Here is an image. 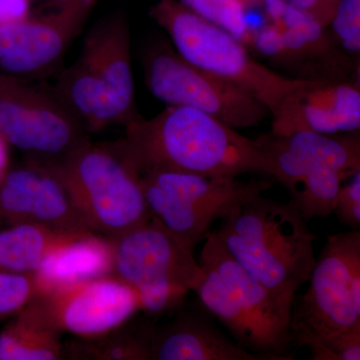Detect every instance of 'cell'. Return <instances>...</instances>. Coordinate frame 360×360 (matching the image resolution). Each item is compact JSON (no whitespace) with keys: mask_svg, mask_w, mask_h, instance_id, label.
<instances>
[{"mask_svg":"<svg viewBox=\"0 0 360 360\" xmlns=\"http://www.w3.org/2000/svg\"><path fill=\"white\" fill-rule=\"evenodd\" d=\"M125 127L123 148L139 174L172 170L238 177L266 174V160L258 139L188 106L168 105L155 117L137 115Z\"/></svg>","mask_w":360,"mask_h":360,"instance_id":"6da1fadb","label":"cell"},{"mask_svg":"<svg viewBox=\"0 0 360 360\" xmlns=\"http://www.w3.org/2000/svg\"><path fill=\"white\" fill-rule=\"evenodd\" d=\"M215 236L229 255L270 292L293 303L309 283L316 236L290 202L252 196L221 219Z\"/></svg>","mask_w":360,"mask_h":360,"instance_id":"7a4b0ae2","label":"cell"},{"mask_svg":"<svg viewBox=\"0 0 360 360\" xmlns=\"http://www.w3.org/2000/svg\"><path fill=\"white\" fill-rule=\"evenodd\" d=\"M202 274L194 292L201 304L224 326L240 347L269 360H292V302L274 295L229 255L214 232L201 250Z\"/></svg>","mask_w":360,"mask_h":360,"instance_id":"3957f363","label":"cell"},{"mask_svg":"<svg viewBox=\"0 0 360 360\" xmlns=\"http://www.w3.org/2000/svg\"><path fill=\"white\" fill-rule=\"evenodd\" d=\"M46 167L63 182L96 233L115 238L150 219L141 174L120 141H89L58 165Z\"/></svg>","mask_w":360,"mask_h":360,"instance_id":"277c9868","label":"cell"},{"mask_svg":"<svg viewBox=\"0 0 360 360\" xmlns=\"http://www.w3.org/2000/svg\"><path fill=\"white\" fill-rule=\"evenodd\" d=\"M150 14L184 60L245 90L269 108L271 117L290 92L309 82L262 65L240 40L193 13L179 0H158Z\"/></svg>","mask_w":360,"mask_h":360,"instance_id":"5b68a950","label":"cell"},{"mask_svg":"<svg viewBox=\"0 0 360 360\" xmlns=\"http://www.w3.org/2000/svg\"><path fill=\"white\" fill-rule=\"evenodd\" d=\"M304 295L291 309V342L307 347L360 331V231L329 236L315 259Z\"/></svg>","mask_w":360,"mask_h":360,"instance_id":"8992f818","label":"cell"},{"mask_svg":"<svg viewBox=\"0 0 360 360\" xmlns=\"http://www.w3.org/2000/svg\"><path fill=\"white\" fill-rule=\"evenodd\" d=\"M110 240L112 274L136 292L149 317L179 307L200 281L202 269L193 248L153 219Z\"/></svg>","mask_w":360,"mask_h":360,"instance_id":"52a82bcc","label":"cell"},{"mask_svg":"<svg viewBox=\"0 0 360 360\" xmlns=\"http://www.w3.org/2000/svg\"><path fill=\"white\" fill-rule=\"evenodd\" d=\"M130 45L125 16H105L87 33L77 63L58 77L75 105L98 113L110 125H125L137 115Z\"/></svg>","mask_w":360,"mask_h":360,"instance_id":"ba28073f","label":"cell"},{"mask_svg":"<svg viewBox=\"0 0 360 360\" xmlns=\"http://www.w3.org/2000/svg\"><path fill=\"white\" fill-rule=\"evenodd\" d=\"M150 219L188 248L205 240L213 222L243 201L269 189L271 182H243L238 177L205 176L172 170L141 174Z\"/></svg>","mask_w":360,"mask_h":360,"instance_id":"9c48e42d","label":"cell"},{"mask_svg":"<svg viewBox=\"0 0 360 360\" xmlns=\"http://www.w3.org/2000/svg\"><path fill=\"white\" fill-rule=\"evenodd\" d=\"M0 73V134L26 160L58 165L89 141L86 129L53 90Z\"/></svg>","mask_w":360,"mask_h":360,"instance_id":"30bf717a","label":"cell"},{"mask_svg":"<svg viewBox=\"0 0 360 360\" xmlns=\"http://www.w3.org/2000/svg\"><path fill=\"white\" fill-rule=\"evenodd\" d=\"M269 22L253 30L250 49L269 63L311 82H352L359 71L340 51L328 28L286 0H262Z\"/></svg>","mask_w":360,"mask_h":360,"instance_id":"8fae6325","label":"cell"},{"mask_svg":"<svg viewBox=\"0 0 360 360\" xmlns=\"http://www.w3.org/2000/svg\"><path fill=\"white\" fill-rule=\"evenodd\" d=\"M144 77L151 94L162 103L195 108L236 129L257 127L271 116L255 97L187 63L168 45L149 51Z\"/></svg>","mask_w":360,"mask_h":360,"instance_id":"7c38bea8","label":"cell"},{"mask_svg":"<svg viewBox=\"0 0 360 360\" xmlns=\"http://www.w3.org/2000/svg\"><path fill=\"white\" fill-rule=\"evenodd\" d=\"M97 1L73 0L0 27V73L33 80L56 70Z\"/></svg>","mask_w":360,"mask_h":360,"instance_id":"4fadbf2b","label":"cell"},{"mask_svg":"<svg viewBox=\"0 0 360 360\" xmlns=\"http://www.w3.org/2000/svg\"><path fill=\"white\" fill-rule=\"evenodd\" d=\"M266 160V175L288 191L290 205L309 221L333 214L347 180L314 148L304 132L258 137Z\"/></svg>","mask_w":360,"mask_h":360,"instance_id":"5bb4252c","label":"cell"},{"mask_svg":"<svg viewBox=\"0 0 360 360\" xmlns=\"http://www.w3.org/2000/svg\"><path fill=\"white\" fill-rule=\"evenodd\" d=\"M37 302L61 333L85 340L111 333L141 310L136 292L115 274L56 288Z\"/></svg>","mask_w":360,"mask_h":360,"instance_id":"9a60e30c","label":"cell"},{"mask_svg":"<svg viewBox=\"0 0 360 360\" xmlns=\"http://www.w3.org/2000/svg\"><path fill=\"white\" fill-rule=\"evenodd\" d=\"M0 217L9 225L37 224L52 231H92L68 189L52 170L26 160L0 179Z\"/></svg>","mask_w":360,"mask_h":360,"instance_id":"2e32d148","label":"cell"},{"mask_svg":"<svg viewBox=\"0 0 360 360\" xmlns=\"http://www.w3.org/2000/svg\"><path fill=\"white\" fill-rule=\"evenodd\" d=\"M360 91L352 82H307L290 92L272 116L271 134H338L359 131Z\"/></svg>","mask_w":360,"mask_h":360,"instance_id":"e0dca14e","label":"cell"},{"mask_svg":"<svg viewBox=\"0 0 360 360\" xmlns=\"http://www.w3.org/2000/svg\"><path fill=\"white\" fill-rule=\"evenodd\" d=\"M150 360H269L231 340L210 319L181 311L163 326L155 324Z\"/></svg>","mask_w":360,"mask_h":360,"instance_id":"ac0fdd59","label":"cell"},{"mask_svg":"<svg viewBox=\"0 0 360 360\" xmlns=\"http://www.w3.org/2000/svg\"><path fill=\"white\" fill-rule=\"evenodd\" d=\"M112 270L110 239L90 231L52 251L35 276L44 295L56 288L110 276Z\"/></svg>","mask_w":360,"mask_h":360,"instance_id":"d6986e66","label":"cell"},{"mask_svg":"<svg viewBox=\"0 0 360 360\" xmlns=\"http://www.w3.org/2000/svg\"><path fill=\"white\" fill-rule=\"evenodd\" d=\"M61 335L33 300L0 333V360L63 359Z\"/></svg>","mask_w":360,"mask_h":360,"instance_id":"ffe728a7","label":"cell"},{"mask_svg":"<svg viewBox=\"0 0 360 360\" xmlns=\"http://www.w3.org/2000/svg\"><path fill=\"white\" fill-rule=\"evenodd\" d=\"M87 232L56 231L37 224L9 225L0 231V269L35 272L52 251Z\"/></svg>","mask_w":360,"mask_h":360,"instance_id":"44dd1931","label":"cell"},{"mask_svg":"<svg viewBox=\"0 0 360 360\" xmlns=\"http://www.w3.org/2000/svg\"><path fill=\"white\" fill-rule=\"evenodd\" d=\"M155 322L149 319L125 322L96 338H77L63 345V356L71 359L150 360Z\"/></svg>","mask_w":360,"mask_h":360,"instance_id":"7402d4cb","label":"cell"},{"mask_svg":"<svg viewBox=\"0 0 360 360\" xmlns=\"http://www.w3.org/2000/svg\"><path fill=\"white\" fill-rule=\"evenodd\" d=\"M186 8L231 33L250 49L253 30L246 18L243 0H179Z\"/></svg>","mask_w":360,"mask_h":360,"instance_id":"603a6c76","label":"cell"},{"mask_svg":"<svg viewBox=\"0 0 360 360\" xmlns=\"http://www.w3.org/2000/svg\"><path fill=\"white\" fill-rule=\"evenodd\" d=\"M44 295L35 272L0 269V321L13 317L26 305Z\"/></svg>","mask_w":360,"mask_h":360,"instance_id":"cb8c5ba5","label":"cell"},{"mask_svg":"<svg viewBox=\"0 0 360 360\" xmlns=\"http://www.w3.org/2000/svg\"><path fill=\"white\" fill-rule=\"evenodd\" d=\"M326 28L340 51L359 65L360 0H340Z\"/></svg>","mask_w":360,"mask_h":360,"instance_id":"d4e9b609","label":"cell"},{"mask_svg":"<svg viewBox=\"0 0 360 360\" xmlns=\"http://www.w3.org/2000/svg\"><path fill=\"white\" fill-rule=\"evenodd\" d=\"M309 348L311 360H359L360 331L340 333Z\"/></svg>","mask_w":360,"mask_h":360,"instance_id":"484cf974","label":"cell"},{"mask_svg":"<svg viewBox=\"0 0 360 360\" xmlns=\"http://www.w3.org/2000/svg\"><path fill=\"white\" fill-rule=\"evenodd\" d=\"M349 181L341 186L333 213L341 224L359 231L360 229V172L349 177Z\"/></svg>","mask_w":360,"mask_h":360,"instance_id":"4316f807","label":"cell"},{"mask_svg":"<svg viewBox=\"0 0 360 360\" xmlns=\"http://www.w3.org/2000/svg\"><path fill=\"white\" fill-rule=\"evenodd\" d=\"M30 4L32 0H0V27L30 18Z\"/></svg>","mask_w":360,"mask_h":360,"instance_id":"83f0119b","label":"cell"},{"mask_svg":"<svg viewBox=\"0 0 360 360\" xmlns=\"http://www.w3.org/2000/svg\"><path fill=\"white\" fill-rule=\"evenodd\" d=\"M291 6L304 11L319 21L324 27L330 22L335 11L324 4L323 0H286Z\"/></svg>","mask_w":360,"mask_h":360,"instance_id":"f1b7e54d","label":"cell"},{"mask_svg":"<svg viewBox=\"0 0 360 360\" xmlns=\"http://www.w3.org/2000/svg\"><path fill=\"white\" fill-rule=\"evenodd\" d=\"M8 146V144L4 141V137L0 134V179L4 176L6 170L11 167Z\"/></svg>","mask_w":360,"mask_h":360,"instance_id":"f546056e","label":"cell"},{"mask_svg":"<svg viewBox=\"0 0 360 360\" xmlns=\"http://www.w3.org/2000/svg\"><path fill=\"white\" fill-rule=\"evenodd\" d=\"M45 1H46V4H49V6L56 7L68 4V2L73 1V0H45Z\"/></svg>","mask_w":360,"mask_h":360,"instance_id":"4dcf8cb0","label":"cell"},{"mask_svg":"<svg viewBox=\"0 0 360 360\" xmlns=\"http://www.w3.org/2000/svg\"><path fill=\"white\" fill-rule=\"evenodd\" d=\"M324 4H326V6H328L330 7L333 11H335V7L338 6V2H340V0H323Z\"/></svg>","mask_w":360,"mask_h":360,"instance_id":"1f68e13d","label":"cell"},{"mask_svg":"<svg viewBox=\"0 0 360 360\" xmlns=\"http://www.w3.org/2000/svg\"><path fill=\"white\" fill-rule=\"evenodd\" d=\"M248 6H260L262 0H243Z\"/></svg>","mask_w":360,"mask_h":360,"instance_id":"d6a6232c","label":"cell"},{"mask_svg":"<svg viewBox=\"0 0 360 360\" xmlns=\"http://www.w3.org/2000/svg\"><path fill=\"white\" fill-rule=\"evenodd\" d=\"M1 221H2V219H1V217H0V224H1Z\"/></svg>","mask_w":360,"mask_h":360,"instance_id":"836d02e7","label":"cell"}]
</instances>
